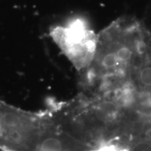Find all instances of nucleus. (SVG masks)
<instances>
[{"instance_id":"f257e3e1","label":"nucleus","mask_w":151,"mask_h":151,"mask_svg":"<svg viewBox=\"0 0 151 151\" xmlns=\"http://www.w3.org/2000/svg\"><path fill=\"white\" fill-rule=\"evenodd\" d=\"M0 151H73L48 109L30 111L0 99Z\"/></svg>"},{"instance_id":"f03ea898","label":"nucleus","mask_w":151,"mask_h":151,"mask_svg":"<svg viewBox=\"0 0 151 151\" xmlns=\"http://www.w3.org/2000/svg\"><path fill=\"white\" fill-rule=\"evenodd\" d=\"M55 42L81 72L93 61L97 48L98 34L90 29L83 20L75 19L65 26H58L50 32Z\"/></svg>"},{"instance_id":"7ed1b4c3","label":"nucleus","mask_w":151,"mask_h":151,"mask_svg":"<svg viewBox=\"0 0 151 151\" xmlns=\"http://www.w3.org/2000/svg\"><path fill=\"white\" fill-rule=\"evenodd\" d=\"M129 151H151V139L136 140L130 146Z\"/></svg>"},{"instance_id":"20e7f679","label":"nucleus","mask_w":151,"mask_h":151,"mask_svg":"<svg viewBox=\"0 0 151 151\" xmlns=\"http://www.w3.org/2000/svg\"><path fill=\"white\" fill-rule=\"evenodd\" d=\"M94 151H122V150L118 146L111 144V143H106L101 145Z\"/></svg>"}]
</instances>
